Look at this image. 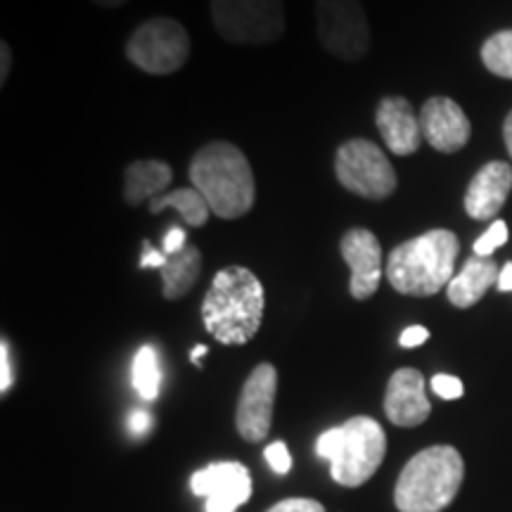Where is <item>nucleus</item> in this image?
Instances as JSON below:
<instances>
[{
	"label": "nucleus",
	"instance_id": "1",
	"mask_svg": "<svg viewBox=\"0 0 512 512\" xmlns=\"http://www.w3.org/2000/svg\"><path fill=\"white\" fill-rule=\"evenodd\" d=\"M266 309L264 285L245 266H228L214 275L202 302L204 328L226 347H242L261 328Z\"/></svg>",
	"mask_w": 512,
	"mask_h": 512
},
{
	"label": "nucleus",
	"instance_id": "2",
	"mask_svg": "<svg viewBox=\"0 0 512 512\" xmlns=\"http://www.w3.org/2000/svg\"><path fill=\"white\" fill-rule=\"evenodd\" d=\"M190 183L207 200L211 214L235 221L254 207L256 183L245 152L228 140H214L190 159Z\"/></svg>",
	"mask_w": 512,
	"mask_h": 512
},
{
	"label": "nucleus",
	"instance_id": "3",
	"mask_svg": "<svg viewBox=\"0 0 512 512\" xmlns=\"http://www.w3.org/2000/svg\"><path fill=\"white\" fill-rule=\"evenodd\" d=\"M460 240L453 230L434 228L389 252L384 275L406 297H432L448 287L456 271Z\"/></svg>",
	"mask_w": 512,
	"mask_h": 512
},
{
	"label": "nucleus",
	"instance_id": "4",
	"mask_svg": "<svg viewBox=\"0 0 512 512\" xmlns=\"http://www.w3.org/2000/svg\"><path fill=\"white\" fill-rule=\"evenodd\" d=\"M465 479L463 456L453 446H430L415 453L394 489L399 512H441L453 503Z\"/></svg>",
	"mask_w": 512,
	"mask_h": 512
},
{
	"label": "nucleus",
	"instance_id": "5",
	"mask_svg": "<svg viewBox=\"0 0 512 512\" xmlns=\"http://www.w3.org/2000/svg\"><path fill=\"white\" fill-rule=\"evenodd\" d=\"M316 453L330 463V475L339 486L366 484L380 470L387 437L380 422L368 415H356L342 427H332L316 441Z\"/></svg>",
	"mask_w": 512,
	"mask_h": 512
},
{
	"label": "nucleus",
	"instance_id": "6",
	"mask_svg": "<svg viewBox=\"0 0 512 512\" xmlns=\"http://www.w3.org/2000/svg\"><path fill=\"white\" fill-rule=\"evenodd\" d=\"M216 34L233 46H268L285 36L283 0H209Z\"/></svg>",
	"mask_w": 512,
	"mask_h": 512
},
{
	"label": "nucleus",
	"instance_id": "7",
	"mask_svg": "<svg viewBox=\"0 0 512 512\" xmlns=\"http://www.w3.org/2000/svg\"><path fill=\"white\" fill-rule=\"evenodd\" d=\"M335 176L344 190L370 202L387 200L399 185L382 147L366 138H351L337 147Z\"/></svg>",
	"mask_w": 512,
	"mask_h": 512
},
{
	"label": "nucleus",
	"instance_id": "8",
	"mask_svg": "<svg viewBox=\"0 0 512 512\" xmlns=\"http://www.w3.org/2000/svg\"><path fill=\"white\" fill-rule=\"evenodd\" d=\"M126 57L145 74H176L190 57L188 29L171 17L147 19L128 38Z\"/></svg>",
	"mask_w": 512,
	"mask_h": 512
},
{
	"label": "nucleus",
	"instance_id": "9",
	"mask_svg": "<svg viewBox=\"0 0 512 512\" xmlns=\"http://www.w3.org/2000/svg\"><path fill=\"white\" fill-rule=\"evenodd\" d=\"M316 34L320 46L344 62H361L373 48L361 0H316Z\"/></svg>",
	"mask_w": 512,
	"mask_h": 512
},
{
	"label": "nucleus",
	"instance_id": "10",
	"mask_svg": "<svg viewBox=\"0 0 512 512\" xmlns=\"http://www.w3.org/2000/svg\"><path fill=\"white\" fill-rule=\"evenodd\" d=\"M275 394H278V370L271 363H259L242 384L235 427L245 441H264L271 432Z\"/></svg>",
	"mask_w": 512,
	"mask_h": 512
},
{
	"label": "nucleus",
	"instance_id": "11",
	"mask_svg": "<svg viewBox=\"0 0 512 512\" xmlns=\"http://www.w3.org/2000/svg\"><path fill=\"white\" fill-rule=\"evenodd\" d=\"M339 254L349 266V292L358 302H366L380 290L384 275V256L377 235L368 228H351L339 240Z\"/></svg>",
	"mask_w": 512,
	"mask_h": 512
},
{
	"label": "nucleus",
	"instance_id": "12",
	"mask_svg": "<svg viewBox=\"0 0 512 512\" xmlns=\"http://www.w3.org/2000/svg\"><path fill=\"white\" fill-rule=\"evenodd\" d=\"M192 494L207 498V512H235L252 496V477L240 463H214L190 479Z\"/></svg>",
	"mask_w": 512,
	"mask_h": 512
},
{
	"label": "nucleus",
	"instance_id": "13",
	"mask_svg": "<svg viewBox=\"0 0 512 512\" xmlns=\"http://www.w3.org/2000/svg\"><path fill=\"white\" fill-rule=\"evenodd\" d=\"M420 128L422 138L444 155L463 150L472 136L470 119H467L463 107L456 100L444 98V95L425 100V105L420 107Z\"/></svg>",
	"mask_w": 512,
	"mask_h": 512
},
{
	"label": "nucleus",
	"instance_id": "14",
	"mask_svg": "<svg viewBox=\"0 0 512 512\" xmlns=\"http://www.w3.org/2000/svg\"><path fill=\"white\" fill-rule=\"evenodd\" d=\"M384 413L396 427H418L430 418L432 403L425 392V377L415 368H399L389 377Z\"/></svg>",
	"mask_w": 512,
	"mask_h": 512
},
{
	"label": "nucleus",
	"instance_id": "15",
	"mask_svg": "<svg viewBox=\"0 0 512 512\" xmlns=\"http://www.w3.org/2000/svg\"><path fill=\"white\" fill-rule=\"evenodd\" d=\"M375 124L384 145L399 157L415 155L425 140L420 128V114H415L411 102L401 95H387L377 102Z\"/></svg>",
	"mask_w": 512,
	"mask_h": 512
},
{
	"label": "nucleus",
	"instance_id": "16",
	"mask_svg": "<svg viewBox=\"0 0 512 512\" xmlns=\"http://www.w3.org/2000/svg\"><path fill=\"white\" fill-rule=\"evenodd\" d=\"M512 190V166L489 162L477 171L465 192V211L475 221H491L501 214Z\"/></svg>",
	"mask_w": 512,
	"mask_h": 512
},
{
	"label": "nucleus",
	"instance_id": "17",
	"mask_svg": "<svg viewBox=\"0 0 512 512\" xmlns=\"http://www.w3.org/2000/svg\"><path fill=\"white\" fill-rule=\"evenodd\" d=\"M498 275H501V268L491 256L472 254V259H467L460 273L453 275V280L448 283V302L458 309H470L484 297L491 285L498 283Z\"/></svg>",
	"mask_w": 512,
	"mask_h": 512
},
{
	"label": "nucleus",
	"instance_id": "18",
	"mask_svg": "<svg viewBox=\"0 0 512 512\" xmlns=\"http://www.w3.org/2000/svg\"><path fill=\"white\" fill-rule=\"evenodd\" d=\"M174 181V169L162 159H138L124 171V200L131 207L152 202Z\"/></svg>",
	"mask_w": 512,
	"mask_h": 512
},
{
	"label": "nucleus",
	"instance_id": "19",
	"mask_svg": "<svg viewBox=\"0 0 512 512\" xmlns=\"http://www.w3.org/2000/svg\"><path fill=\"white\" fill-rule=\"evenodd\" d=\"M162 271V290L169 302L183 299L192 287H195L197 278L202 273V252L197 247L188 245L181 254L169 256Z\"/></svg>",
	"mask_w": 512,
	"mask_h": 512
},
{
	"label": "nucleus",
	"instance_id": "20",
	"mask_svg": "<svg viewBox=\"0 0 512 512\" xmlns=\"http://www.w3.org/2000/svg\"><path fill=\"white\" fill-rule=\"evenodd\" d=\"M176 209L181 214V219L188 223L190 228H204L209 221V204L204 197L200 195V190L195 188H178L166 192V195H159L150 202V211L152 214H159L164 209Z\"/></svg>",
	"mask_w": 512,
	"mask_h": 512
},
{
	"label": "nucleus",
	"instance_id": "21",
	"mask_svg": "<svg viewBox=\"0 0 512 512\" xmlns=\"http://www.w3.org/2000/svg\"><path fill=\"white\" fill-rule=\"evenodd\" d=\"M131 382H133V389H136L145 401L157 399L159 387H162V370H159L157 349L152 347V344L140 347L136 358H133Z\"/></svg>",
	"mask_w": 512,
	"mask_h": 512
},
{
	"label": "nucleus",
	"instance_id": "22",
	"mask_svg": "<svg viewBox=\"0 0 512 512\" xmlns=\"http://www.w3.org/2000/svg\"><path fill=\"white\" fill-rule=\"evenodd\" d=\"M482 62L491 74L512 79V29L489 36L482 46Z\"/></svg>",
	"mask_w": 512,
	"mask_h": 512
},
{
	"label": "nucleus",
	"instance_id": "23",
	"mask_svg": "<svg viewBox=\"0 0 512 512\" xmlns=\"http://www.w3.org/2000/svg\"><path fill=\"white\" fill-rule=\"evenodd\" d=\"M508 235V223L494 221L484 235H479L475 247H472L475 249V256H491L496 249H501L508 242Z\"/></svg>",
	"mask_w": 512,
	"mask_h": 512
},
{
	"label": "nucleus",
	"instance_id": "24",
	"mask_svg": "<svg viewBox=\"0 0 512 512\" xmlns=\"http://www.w3.org/2000/svg\"><path fill=\"white\" fill-rule=\"evenodd\" d=\"M432 392L441 396L444 401H456V399H460V396H463L465 387H463V382L458 380V377L441 373V375L432 377Z\"/></svg>",
	"mask_w": 512,
	"mask_h": 512
},
{
	"label": "nucleus",
	"instance_id": "25",
	"mask_svg": "<svg viewBox=\"0 0 512 512\" xmlns=\"http://www.w3.org/2000/svg\"><path fill=\"white\" fill-rule=\"evenodd\" d=\"M264 456L266 463L271 465V470L278 472V475H287V472L292 470V456L283 441H273L271 446H266Z\"/></svg>",
	"mask_w": 512,
	"mask_h": 512
},
{
	"label": "nucleus",
	"instance_id": "26",
	"mask_svg": "<svg viewBox=\"0 0 512 512\" xmlns=\"http://www.w3.org/2000/svg\"><path fill=\"white\" fill-rule=\"evenodd\" d=\"M266 512H325V508L313 498H287V501L275 503Z\"/></svg>",
	"mask_w": 512,
	"mask_h": 512
},
{
	"label": "nucleus",
	"instance_id": "27",
	"mask_svg": "<svg viewBox=\"0 0 512 512\" xmlns=\"http://www.w3.org/2000/svg\"><path fill=\"white\" fill-rule=\"evenodd\" d=\"M185 247H188V235H185V230L181 226L169 228V233L164 235V254L176 256L181 254Z\"/></svg>",
	"mask_w": 512,
	"mask_h": 512
},
{
	"label": "nucleus",
	"instance_id": "28",
	"mask_svg": "<svg viewBox=\"0 0 512 512\" xmlns=\"http://www.w3.org/2000/svg\"><path fill=\"white\" fill-rule=\"evenodd\" d=\"M427 339H430V330L422 328V325H411V328H406L401 332L399 344L403 349H415V347H420V344H425Z\"/></svg>",
	"mask_w": 512,
	"mask_h": 512
},
{
	"label": "nucleus",
	"instance_id": "29",
	"mask_svg": "<svg viewBox=\"0 0 512 512\" xmlns=\"http://www.w3.org/2000/svg\"><path fill=\"white\" fill-rule=\"evenodd\" d=\"M169 256L159 252L150 245V240H143V254H140V268H164Z\"/></svg>",
	"mask_w": 512,
	"mask_h": 512
},
{
	"label": "nucleus",
	"instance_id": "30",
	"mask_svg": "<svg viewBox=\"0 0 512 512\" xmlns=\"http://www.w3.org/2000/svg\"><path fill=\"white\" fill-rule=\"evenodd\" d=\"M12 387V366H10V347L8 342H0V392H8Z\"/></svg>",
	"mask_w": 512,
	"mask_h": 512
},
{
	"label": "nucleus",
	"instance_id": "31",
	"mask_svg": "<svg viewBox=\"0 0 512 512\" xmlns=\"http://www.w3.org/2000/svg\"><path fill=\"white\" fill-rule=\"evenodd\" d=\"M128 432L136 434V437H143V434L150 432L152 427V415L147 411H133L128 415V422H126Z\"/></svg>",
	"mask_w": 512,
	"mask_h": 512
},
{
	"label": "nucleus",
	"instance_id": "32",
	"mask_svg": "<svg viewBox=\"0 0 512 512\" xmlns=\"http://www.w3.org/2000/svg\"><path fill=\"white\" fill-rule=\"evenodd\" d=\"M12 67V50L5 41H0V86H5Z\"/></svg>",
	"mask_w": 512,
	"mask_h": 512
},
{
	"label": "nucleus",
	"instance_id": "33",
	"mask_svg": "<svg viewBox=\"0 0 512 512\" xmlns=\"http://www.w3.org/2000/svg\"><path fill=\"white\" fill-rule=\"evenodd\" d=\"M496 287H498V292H501V294L512 292V261H508V264L501 268V275H498Z\"/></svg>",
	"mask_w": 512,
	"mask_h": 512
},
{
	"label": "nucleus",
	"instance_id": "34",
	"mask_svg": "<svg viewBox=\"0 0 512 512\" xmlns=\"http://www.w3.org/2000/svg\"><path fill=\"white\" fill-rule=\"evenodd\" d=\"M503 140H505V147H508L510 159H512V112L503 121Z\"/></svg>",
	"mask_w": 512,
	"mask_h": 512
},
{
	"label": "nucleus",
	"instance_id": "35",
	"mask_svg": "<svg viewBox=\"0 0 512 512\" xmlns=\"http://www.w3.org/2000/svg\"><path fill=\"white\" fill-rule=\"evenodd\" d=\"M207 347H204V344H197V347L195 349H192V354H190V361L192 363H195V366H200V363H202V356H207Z\"/></svg>",
	"mask_w": 512,
	"mask_h": 512
},
{
	"label": "nucleus",
	"instance_id": "36",
	"mask_svg": "<svg viewBox=\"0 0 512 512\" xmlns=\"http://www.w3.org/2000/svg\"><path fill=\"white\" fill-rule=\"evenodd\" d=\"M95 5H100V8L105 10H114V8H121V5H126L128 0H93Z\"/></svg>",
	"mask_w": 512,
	"mask_h": 512
}]
</instances>
